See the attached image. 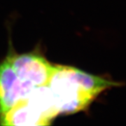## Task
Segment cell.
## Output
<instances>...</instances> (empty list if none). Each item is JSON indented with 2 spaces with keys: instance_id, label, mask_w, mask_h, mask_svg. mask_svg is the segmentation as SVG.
<instances>
[{
  "instance_id": "3",
  "label": "cell",
  "mask_w": 126,
  "mask_h": 126,
  "mask_svg": "<svg viewBox=\"0 0 126 126\" xmlns=\"http://www.w3.org/2000/svg\"><path fill=\"white\" fill-rule=\"evenodd\" d=\"M36 87L21 81L12 67L9 57L0 63V116L16 103L26 99Z\"/></svg>"
},
{
  "instance_id": "1",
  "label": "cell",
  "mask_w": 126,
  "mask_h": 126,
  "mask_svg": "<svg viewBox=\"0 0 126 126\" xmlns=\"http://www.w3.org/2000/svg\"><path fill=\"white\" fill-rule=\"evenodd\" d=\"M116 86L120 83L64 65H54L48 83L60 114L86 109L102 92Z\"/></svg>"
},
{
  "instance_id": "2",
  "label": "cell",
  "mask_w": 126,
  "mask_h": 126,
  "mask_svg": "<svg viewBox=\"0 0 126 126\" xmlns=\"http://www.w3.org/2000/svg\"><path fill=\"white\" fill-rule=\"evenodd\" d=\"M18 78L34 87L47 86L54 70V65L40 53H28L8 56Z\"/></svg>"
}]
</instances>
